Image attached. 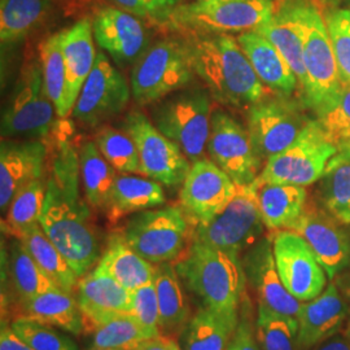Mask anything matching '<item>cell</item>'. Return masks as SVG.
Listing matches in <instances>:
<instances>
[{
    "label": "cell",
    "instance_id": "34",
    "mask_svg": "<svg viewBox=\"0 0 350 350\" xmlns=\"http://www.w3.org/2000/svg\"><path fill=\"white\" fill-rule=\"evenodd\" d=\"M52 5V0H0L1 46L14 44L29 37L46 21Z\"/></svg>",
    "mask_w": 350,
    "mask_h": 350
},
{
    "label": "cell",
    "instance_id": "29",
    "mask_svg": "<svg viewBox=\"0 0 350 350\" xmlns=\"http://www.w3.org/2000/svg\"><path fill=\"white\" fill-rule=\"evenodd\" d=\"M238 325V312L204 306L191 317L180 335L183 350H227Z\"/></svg>",
    "mask_w": 350,
    "mask_h": 350
},
{
    "label": "cell",
    "instance_id": "42",
    "mask_svg": "<svg viewBox=\"0 0 350 350\" xmlns=\"http://www.w3.org/2000/svg\"><path fill=\"white\" fill-rule=\"evenodd\" d=\"M95 143L105 157L120 173H140L138 150L127 133L104 127L98 133Z\"/></svg>",
    "mask_w": 350,
    "mask_h": 350
},
{
    "label": "cell",
    "instance_id": "43",
    "mask_svg": "<svg viewBox=\"0 0 350 350\" xmlns=\"http://www.w3.org/2000/svg\"><path fill=\"white\" fill-rule=\"evenodd\" d=\"M317 122L325 139L338 148L350 142V86L342 88L334 100L317 113Z\"/></svg>",
    "mask_w": 350,
    "mask_h": 350
},
{
    "label": "cell",
    "instance_id": "46",
    "mask_svg": "<svg viewBox=\"0 0 350 350\" xmlns=\"http://www.w3.org/2000/svg\"><path fill=\"white\" fill-rule=\"evenodd\" d=\"M130 314L144 328L150 338L161 335L160 309L154 282L133 291V305Z\"/></svg>",
    "mask_w": 350,
    "mask_h": 350
},
{
    "label": "cell",
    "instance_id": "26",
    "mask_svg": "<svg viewBox=\"0 0 350 350\" xmlns=\"http://www.w3.org/2000/svg\"><path fill=\"white\" fill-rule=\"evenodd\" d=\"M254 31L269 39L282 53L299 79L301 92L306 88V70L304 64V46L300 23L295 10V0L283 1L273 17Z\"/></svg>",
    "mask_w": 350,
    "mask_h": 350
},
{
    "label": "cell",
    "instance_id": "44",
    "mask_svg": "<svg viewBox=\"0 0 350 350\" xmlns=\"http://www.w3.org/2000/svg\"><path fill=\"white\" fill-rule=\"evenodd\" d=\"M13 332L36 350H79L75 340L52 325L40 323L27 317H17L11 323Z\"/></svg>",
    "mask_w": 350,
    "mask_h": 350
},
{
    "label": "cell",
    "instance_id": "54",
    "mask_svg": "<svg viewBox=\"0 0 350 350\" xmlns=\"http://www.w3.org/2000/svg\"><path fill=\"white\" fill-rule=\"evenodd\" d=\"M349 306H350V300H349ZM345 331H347V334L350 336V312H349V318H348V325H347V328H345Z\"/></svg>",
    "mask_w": 350,
    "mask_h": 350
},
{
    "label": "cell",
    "instance_id": "4",
    "mask_svg": "<svg viewBox=\"0 0 350 350\" xmlns=\"http://www.w3.org/2000/svg\"><path fill=\"white\" fill-rule=\"evenodd\" d=\"M304 46L306 88L302 94L304 105L318 113L342 88L338 64L332 50L325 16L312 1L295 0Z\"/></svg>",
    "mask_w": 350,
    "mask_h": 350
},
{
    "label": "cell",
    "instance_id": "25",
    "mask_svg": "<svg viewBox=\"0 0 350 350\" xmlns=\"http://www.w3.org/2000/svg\"><path fill=\"white\" fill-rule=\"evenodd\" d=\"M68 82V108L73 112L75 101L91 73L96 52L92 23L85 18L59 33Z\"/></svg>",
    "mask_w": 350,
    "mask_h": 350
},
{
    "label": "cell",
    "instance_id": "35",
    "mask_svg": "<svg viewBox=\"0 0 350 350\" xmlns=\"http://www.w3.org/2000/svg\"><path fill=\"white\" fill-rule=\"evenodd\" d=\"M29 254L37 262L38 266L44 271L46 275L66 293H72L78 286L79 278L77 276L72 266L64 258L60 250H57L39 224L29 227L20 238Z\"/></svg>",
    "mask_w": 350,
    "mask_h": 350
},
{
    "label": "cell",
    "instance_id": "39",
    "mask_svg": "<svg viewBox=\"0 0 350 350\" xmlns=\"http://www.w3.org/2000/svg\"><path fill=\"white\" fill-rule=\"evenodd\" d=\"M256 336L262 350H302L299 321L258 305Z\"/></svg>",
    "mask_w": 350,
    "mask_h": 350
},
{
    "label": "cell",
    "instance_id": "36",
    "mask_svg": "<svg viewBox=\"0 0 350 350\" xmlns=\"http://www.w3.org/2000/svg\"><path fill=\"white\" fill-rule=\"evenodd\" d=\"M319 199L325 212L350 225V154L338 152L321 178Z\"/></svg>",
    "mask_w": 350,
    "mask_h": 350
},
{
    "label": "cell",
    "instance_id": "3",
    "mask_svg": "<svg viewBox=\"0 0 350 350\" xmlns=\"http://www.w3.org/2000/svg\"><path fill=\"white\" fill-rule=\"evenodd\" d=\"M173 265L186 287L204 306L219 312H238L247 284L239 253L191 240L186 252Z\"/></svg>",
    "mask_w": 350,
    "mask_h": 350
},
{
    "label": "cell",
    "instance_id": "19",
    "mask_svg": "<svg viewBox=\"0 0 350 350\" xmlns=\"http://www.w3.org/2000/svg\"><path fill=\"white\" fill-rule=\"evenodd\" d=\"M94 39L117 65L135 64L150 49V39L138 17L118 8H103L92 21Z\"/></svg>",
    "mask_w": 350,
    "mask_h": 350
},
{
    "label": "cell",
    "instance_id": "8",
    "mask_svg": "<svg viewBox=\"0 0 350 350\" xmlns=\"http://www.w3.org/2000/svg\"><path fill=\"white\" fill-rule=\"evenodd\" d=\"M275 11L273 0H230L180 4L170 21L198 34H226L256 30Z\"/></svg>",
    "mask_w": 350,
    "mask_h": 350
},
{
    "label": "cell",
    "instance_id": "24",
    "mask_svg": "<svg viewBox=\"0 0 350 350\" xmlns=\"http://www.w3.org/2000/svg\"><path fill=\"white\" fill-rule=\"evenodd\" d=\"M237 40L260 81L273 94L291 96L296 88H300L297 77L269 39L250 30L241 33Z\"/></svg>",
    "mask_w": 350,
    "mask_h": 350
},
{
    "label": "cell",
    "instance_id": "38",
    "mask_svg": "<svg viewBox=\"0 0 350 350\" xmlns=\"http://www.w3.org/2000/svg\"><path fill=\"white\" fill-rule=\"evenodd\" d=\"M40 65L44 88L60 118L68 117V82L59 33L40 44Z\"/></svg>",
    "mask_w": 350,
    "mask_h": 350
},
{
    "label": "cell",
    "instance_id": "49",
    "mask_svg": "<svg viewBox=\"0 0 350 350\" xmlns=\"http://www.w3.org/2000/svg\"><path fill=\"white\" fill-rule=\"evenodd\" d=\"M0 350H36L29 344H26L23 338H18L13 332L11 325H8L4 319L1 321L0 329Z\"/></svg>",
    "mask_w": 350,
    "mask_h": 350
},
{
    "label": "cell",
    "instance_id": "51",
    "mask_svg": "<svg viewBox=\"0 0 350 350\" xmlns=\"http://www.w3.org/2000/svg\"><path fill=\"white\" fill-rule=\"evenodd\" d=\"M135 350H180V348L174 338L161 334L157 338H147Z\"/></svg>",
    "mask_w": 350,
    "mask_h": 350
},
{
    "label": "cell",
    "instance_id": "5",
    "mask_svg": "<svg viewBox=\"0 0 350 350\" xmlns=\"http://www.w3.org/2000/svg\"><path fill=\"white\" fill-rule=\"evenodd\" d=\"M189 222L182 206L148 209L131 217L121 234L147 261L154 265L173 263L189 245Z\"/></svg>",
    "mask_w": 350,
    "mask_h": 350
},
{
    "label": "cell",
    "instance_id": "15",
    "mask_svg": "<svg viewBox=\"0 0 350 350\" xmlns=\"http://www.w3.org/2000/svg\"><path fill=\"white\" fill-rule=\"evenodd\" d=\"M130 94L125 77L113 66L104 51H99L72 113L85 125H100L125 109Z\"/></svg>",
    "mask_w": 350,
    "mask_h": 350
},
{
    "label": "cell",
    "instance_id": "10",
    "mask_svg": "<svg viewBox=\"0 0 350 350\" xmlns=\"http://www.w3.org/2000/svg\"><path fill=\"white\" fill-rule=\"evenodd\" d=\"M312 120L291 96L266 95L248 108V131L261 160H270L291 147Z\"/></svg>",
    "mask_w": 350,
    "mask_h": 350
},
{
    "label": "cell",
    "instance_id": "52",
    "mask_svg": "<svg viewBox=\"0 0 350 350\" xmlns=\"http://www.w3.org/2000/svg\"><path fill=\"white\" fill-rule=\"evenodd\" d=\"M314 3H318L321 5H325V7H331L332 10L336 8L340 0H313Z\"/></svg>",
    "mask_w": 350,
    "mask_h": 350
},
{
    "label": "cell",
    "instance_id": "14",
    "mask_svg": "<svg viewBox=\"0 0 350 350\" xmlns=\"http://www.w3.org/2000/svg\"><path fill=\"white\" fill-rule=\"evenodd\" d=\"M206 150L213 163L219 166L237 186H250L261 173L262 160L254 150L248 129L228 113H212Z\"/></svg>",
    "mask_w": 350,
    "mask_h": 350
},
{
    "label": "cell",
    "instance_id": "48",
    "mask_svg": "<svg viewBox=\"0 0 350 350\" xmlns=\"http://www.w3.org/2000/svg\"><path fill=\"white\" fill-rule=\"evenodd\" d=\"M227 350H262L248 315L239 319L238 328Z\"/></svg>",
    "mask_w": 350,
    "mask_h": 350
},
{
    "label": "cell",
    "instance_id": "7",
    "mask_svg": "<svg viewBox=\"0 0 350 350\" xmlns=\"http://www.w3.org/2000/svg\"><path fill=\"white\" fill-rule=\"evenodd\" d=\"M193 70L185 43L161 40L150 46L131 72V95L138 104L163 100L192 81Z\"/></svg>",
    "mask_w": 350,
    "mask_h": 350
},
{
    "label": "cell",
    "instance_id": "50",
    "mask_svg": "<svg viewBox=\"0 0 350 350\" xmlns=\"http://www.w3.org/2000/svg\"><path fill=\"white\" fill-rule=\"evenodd\" d=\"M310 350H350V336L342 328L338 334L321 341Z\"/></svg>",
    "mask_w": 350,
    "mask_h": 350
},
{
    "label": "cell",
    "instance_id": "33",
    "mask_svg": "<svg viewBox=\"0 0 350 350\" xmlns=\"http://www.w3.org/2000/svg\"><path fill=\"white\" fill-rule=\"evenodd\" d=\"M81 179L88 204L98 211H108L116 169L101 154L95 142H85L78 150Z\"/></svg>",
    "mask_w": 350,
    "mask_h": 350
},
{
    "label": "cell",
    "instance_id": "53",
    "mask_svg": "<svg viewBox=\"0 0 350 350\" xmlns=\"http://www.w3.org/2000/svg\"><path fill=\"white\" fill-rule=\"evenodd\" d=\"M338 152H344V153L350 154V142L349 143H347V144H344V146H341V147L338 148Z\"/></svg>",
    "mask_w": 350,
    "mask_h": 350
},
{
    "label": "cell",
    "instance_id": "9",
    "mask_svg": "<svg viewBox=\"0 0 350 350\" xmlns=\"http://www.w3.org/2000/svg\"><path fill=\"white\" fill-rule=\"evenodd\" d=\"M55 105L44 88L40 63L21 73L1 114V138L39 139L50 134Z\"/></svg>",
    "mask_w": 350,
    "mask_h": 350
},
{
    "label": "cell",
    "instance_id": "47",
    "mask_svg": "<svg viewBox=\"0 0 350 350\" xmlns=\"http://www.w3.org/2000/svg\"><path fill=\"white\" fill-rule=\"evenodd\" d=\"M121 10L154 23L172 20L180 0H112Z\"/></svg>",
    "mask_w": 350,
    "mask_h": 350
},
{
    "label": "cell",
    "instance_id": "45",
    "mask_svg": "<svg viewBox=\"0 0 350 350\" xmlns=\"http://www.w3.org/2000/svg\"><path fill=\"white\" fill-rule=\"evenodd\" d=\"M325 24L338 64L342 88L350 86V10L334 8L325 13Z\"/></svg>",
    "mask_w": 350,
    "mask_h": 350
},
{
    "label": "cell",
    "instance_id": "2",
    "mask_svg": "<svg viewBox=\"0 0 350 350\" xmlns=\"http://www.w3.org/2000/svg\"><path fill=\"white\" fill-rule=\"evenodd\" d=\"M185 46L193 73L214 100L250 108L267 95L237 39L226 34H200L191 38Z\"/></svg>",
    "mask_w": 350,
    "mask_h": 350
},
{
    "label": "cell",
    "instance_id": "55",
    "mask_svg": "<svg viewBox=\"0 0 350 350\" xmlns=\"http://www.w3.org/2000/svg\"><path fill=\"white\" fill-rule=\"evenodd\" d=\"M202 1H230V0H202Z\"/></svg>",
    "mask_w": 350,
    "mask_h": 350
},
{
    "label": "cell",
    "instance_id": "17",
    "mask_svg": "<svg viewBox=\"0 0 350 350\" xmlns=\"http://www.w3.org/2000/svg\"><path fill=\"white\" fill-rule=\"evenodd\" d=\"M238 186L208 159L193 161L182 185L180 206L195 225L206 224L235 196Z\"/></svg>",
    "mask_w": 350,
    "mask_h": 350
},
{
    "label": "cell",
    "instance_id": "28",
    "mask_svg": "<svg viewBox=\"0 0 350 350\" xmlns=\"http://www.w3.org/2000/svg\"><path fill=\"white\" fill-rule=\"evenodd\" d=\"M98 270L113 278L129 291L154 282L157 265L139 256L127 243L121 232L108 239L107 248L101 254Z\"/></svg>",
    "mask_w": 350,
    "mask_h": 350
},
{
    "label": "cell",
    "instance_id": "12",
    "mask_svg": "<svg viewBox=\"0 0 350 350\" xmlns=\"http://www.w3.org/2000/svg\"><path fill=\"white\" fill-rule=\"evenodd\" d=\"M336 146L325 139L317 120H312L299 139L287 150L266 161L257 182L306 187L321 180Z\"/></svg>",
    "mask_w": 350,
    "mask_h": 350
},
{
    "label": "cell",
    "instance_id": "40",
    "mask_svg": "<svg viewBox=\"0 0 350 350\" xmlns=\"http://www.w3.org/2000/svg\"><path fill=\"white\" fill-rule=\"evenodd\" d=\"M47 182L43 178L36 179L21 188L7 209L4 228L8 234L20 238L31 226L39 224V217L46 199Z\"/></svg>",
    "mask_w": 350,
    "mask_h": 350
},
{
    "label": "cell",
    "instance_id": "30",
    "mask_svg": "<svg viewBox=\"0 0 350 350\" xmlns=\"http://www.w3.org/2000/svg\"><path fill=\"white\" fill-rule=\"evenodd\" d=\"M20 304L24 317L40 323L62 328L75 336H79L86 331L83 314L72 293L56 289L42 293L31 300L21 301Z\"/></svg>",
    "mask_w": 350,
    "mask_h": 350
},
{
    "label": "cell",
    "instance_id": "11",
    "mask_svg": "<svg viewBox=\"0 0 350 350\" xmlns=\"http://www.w3.org/2000/svg\"><path fill=\"white\" fill-rule=\"evenodd\" d=\"M265 224L252 186H238L235 196L206 224L196 225L192 240L218 250L241 253L262 239Z\"/></svg>",
    "mask_w": 350,
    "mask_h": 350
},
{
    "label": "cell",
    "instance_id": "32",
    "mask_svg": "<svg viewBox=\"0 0 350 350\" xmlns=\"http://www.w3.org/2000/svg\"><path fill=\"white\" fill-rule=\"evenodd\" d=\"M165 201L166 196L159 182L131 175H117L107 214L116 222L126 214L159 208Z\"/></svg>",
    "mask_w": 350,
    "mask_h": 350
},
{
    "label": "cell",
    "instance_id": "23",
    "mask_svg": "<svg viewBox=\"0 0 350 350\" xmlns=\"http://www.w3.org/2000/svg\"><path fill=\"white\" fill-rule=\"evenodd\" d=\"M349 302L335 283H329L318 297L302 302L297 315L302 350H310L341 331L349 318Z\"/></svg>",
    "mask_w": 350,
    "mask_h": 350
},
{
    "label": "cell",
    "instance_id": "18",
    "mask_svg": "<svg viewBox=\"0 0 350 350\" xmlns=\"http://www.w3.org/2000/svg\"><path fill=\"white\" fill-rule=\"evenodd\" d=\"M288 230L305 239L329 280L349 265V239L331 214L306 204L299 219Z\"/></svg>",
    "mask_w": 350,
    "mask_h": 350
},
{
    "label": "cell",
    "instance_id": "20",
    "mask_svg": "<svg viewBox=\"0 0 350 350\" xmlns=\"http://www.w3.org/2000/svg\"><path fill=\"white\" fill-rule=\"evenodd\" d=\"M243 266L247 283L256 293L258 305L297 318L302 302L288 292L279 276L271 239H260L247 250Z\"/></svg>",
    "mask_w": 350,
    "mask_h": 350
},
{
    "label": "cell",
    "instance_id": "37",
    "mask_svg": "<svg viewBox=\"0 0 350 350\" xmlns=\"http://www.w3.org/2000/svg\"><path fill=\"white\" fill-rule=\"evenodd\" d=\"M8 273L13 291L20 302L31 300L42 293L56 291L57 286L38 266L20 239L13 240L8 254Z\"/></svg>",
    "mask_w": 350,
    "mask_h": 350
},
{
    "label": "cell",
    "instance_id": "13",
    "mask_svg": "<svg viewBox=\"0 0 350 350\" xmlns=\"http://www.w3.org/2000/svg\"><path fill=\"white\" fill-rule=\"evenodd\" d=\"M125 130L137 146L140 174L166 187L183 185L191 165L176 143L165 137L143 113L127 114Z\"/></svg>",
    "mask_w": 350,
    "mask_h": 350
},
{
    "label": "cell",
    "instance_id": "27",
    "mask_svg": "<svg viewBox=\"0 0 350 350\" xmlns=\"http://www.w3.org/2000/svg\"><path fill=\"white\" fill-rule=\"evenodd\" d=\"M256 192L265 227L270 231L288 230L306 206V189L301 186L254 180Z\"/></svg>",
    "mask_w": 350,
    "mask_h": 350
},
{
    "label": "cell",
    "instance_id": "21",
    "mask_svg": "<svg viewBox=\"0 0 350 350\" xmlns=\"http://www.w3.org/2000/svg\"><path fill=\"white\" fill-rule=\"evenodd\" d=\"M47 147L39 140L14 142L3 139L0 144V209L4 213L16 193L27 183L43 176Z\"/></svg>",
    "mask_w": 350,
    "mask_h": 350
},
{
    "label": "cell",
    "instance_id": "41",
    "mask_svg": "<svg viewBox=\"0 0 350 350\" xmlns=\"http://www.w3.org/2000/svg\"><path fill=\"white\" fill-rule=\"evenodd\" d=\"M147 338L150 336L131 314H118L94 329L92 348L135 350Z\"/></svg>",
    "mask_w": 350,
    "mask_h": 350
},
{
    "label": "cell",
    "instance_id": "56",
    "mask_svg": "<svg viewBox=\"0 0 350 350\" xmlns=\"http://www.w3.org/2000/svg\"><path fill=\"white\" fill-rule=\"evenodd\" d=\"M90 350H120V349H98V348H91Z\"/></svg>",
    "mask_w": 350,
    "mask_h": 350
},
{
    "label": "cell",
    "instance_id": "31",
    "mask_svg": "<svg viewBox=\"0 0 350 350\" xmlns=\"http://www.w3.org/2000/svg\"><path fill=\"white\" fill-rule=\"evenodd\" d=\"M154 286L160 309V329L163 335H182L191 317L179 275L173 263H160L156 269Z\"/></svg>",
    "mask_w": 350,
    "mask_h": 350
},
{
    "label": "cell",
    "instance_id": "22",
    "mask_svg": "<svg viewBox=\"0 0 350 350\" xmlns=\"http://www.w3.org/2000/svg\"><path fill=\"white\" fill-rule=\"evenodd\" d=\"M78 304L86 329H96L118 314L130 313L133 291L95 269L78 280Z\"/></svg>",
    "mask_w": 350,
    "mask_h": 350
},
{
    "label": "cell",
    "instance_id": "16",
    "mask_svg": "<svg viewBox=\"0 0 350 350\" xmlns=\"http://www.w3.org/2000/svg\"><path fill=\"white\" fill-rule=\"evenodd\" d=\"M271 241L276 269L288 292L301 302L318 297L327 287V274L305 239L280 230Z\"/></svg>",
    "mask_w": 350,
    "mask_h": 350
},
{
    "label": "cell",
    "instance_id": "6",
    "mask_svg": "<svg viewBox=\"0 0 350 350\" xmlns=\"http://www.w3.org/2000/svg\"><path fill=\"white\" fill-rule=\"evenodd\" d=\"M152 120L189 161H198L202 159L211 135V94L201 88L178 92L153 109Z\"/></svg>",
    "mask_w": 350,
    "mask_h": 350
},
{
    "label": "cell",
    "instance_id": "1",
    "mask_svg": "<svg viewBox=\"0 0 350 350\" xmlns=\"http://www.w3.org/2000/svg\"><path fill=\"white\" fill-rule=\"evenodd\" d=\"M79 179L78 150L69 140H60L51 163L39 225L82 278L100 261L101 247L88 204L79 193Z\"/></svg>",
    "mask_w": 350,
    "mask_h": 350
}]
</instances>
